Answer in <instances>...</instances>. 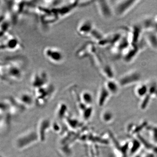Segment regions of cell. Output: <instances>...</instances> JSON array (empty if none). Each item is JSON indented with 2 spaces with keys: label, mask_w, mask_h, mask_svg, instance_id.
Listing matches in <instances>:
<instances>
[{
  "label": "cell",
  "mask_w": 157,
  "mask_h": 157,
  "mask_svg": "<svg viewBox=\"0 0 157 157\" xmlns=\"http://www.w3.org/2000/svg\"><path fill=\"white\" fill-rule=\"evenodd\" d=\"M95 28L91 20L85 19L81 21L77 27V32L81 36L90 37L92 32Z\"/></svg>",
  "instance_id": "cell-8"
},
{
  "label": "cell",
  "mask_w": 157,
  "mask_h": 157,
  "mask_svg": "<svg viewBox=\"0 0 157 157\" xmlns=\"http://www.w3.org/2000/svg\"><path fill=\"white\" fill-rule=\"evenodd\" d=\"M148 87V94L151 98H157V80L153 78L147 82Z\"/></svg>",
  "instance_id": "cell-16"
},
{
  "label": "cell",
  "mask_w": 157,
  "mask_h": 157,
  "mask_svg": "<svg viewBox=\"0 0 157 157\" xmlns=\"http://www.w3.org/2000/svg\"><path fill=\"white\" fill-rule=\"evenodd\" d=\"M104 85L111 95L117 94L121 87L118 81L115 79H107Z\"/></svg>",
  "instance_id": "cell-11"
},
{
  "label": "cell",
  "mask_w": 157,
  "mask_h": 157,
  "mask_svg": "<svg viewBox=\"0 0 157 157\" xmlns=\"http://www.w3.org/2000/svg\"><path fill=\"white\" fill-rule=\"evenodd\" d=\"M20 99L23 103L28 105H31L33 103L34 99L33 96L29 93H24L20 96Z\"/></svg>",
  "instance_id": "cell-19"
},
{
  "label": "cell",
  "mask_w": 157,
  "mask_h": 157,
  "mask_svg": "<svg viewBox=\"0 0 157 157\" xmlns=\"http://www.w3.org/2000/svg\"><path fill=\"white\" fill-rule=\"evenodd\" d=\"M140 2V1L137 0L116 1L115 4L112 6L114 16L118 17H124Z\"/></svg>",
  "instance_id": "cell-2"
},
{
  "label": "cell",
  "mask_w": 157,
  "mask_h": 157,
  "mask_svg": "<svg viewBox=\"0 0 157 157\" xmlns=\"http://www.w3.org/2000/svg\"><path fill=\"white\" fill-rule=\"evenodd\" d=\"M113 114L109 110H104L102 113V119L106 123H109L112 121L113 119Z\"/></svg>",
  "instance_id": "cell-20"
},
{
  "label": "cell",
  "mask_w": 157,
  "mask_h": 157,
  "mask_svg": "<svg viewBox=\"0 0 157 157\" xmlns=\"http://www.w3.org/2000/svg\"><path fill=\"white\" fill-rule=\"evenodd\" d=\"M96 5L99 13L104 19H109L114 16L112 6L108 1H98Z\"/></svg>",
  "instance_id": "cell-7"
},
{
  "label": "cell",
  "mask_w": 157,
  "mask_h": 157,
  "mask_svg": "<svg viewBox=\"0 0 157 157\" xmlns=\"http://www.w3.org/2000/svg\"><path fill=\"white\" fill-rule=\"evenodd\" d=\"M111 96L104 85L101 86L99 90L98 97V102L100 106H103L105 104L109 98Z\"/></svg>",
  "instance_id": "cell-14"
},
{
  "label": "cell",
  "mask_w": 157,
  "mask_h": 157,
  "mask_svg": "<svg viewBox=\"0 0 157 157\" xmlns=\"http://www.w3.org/2000/svg\"><path fill=\"white\" fill-rule=\"evenodd\" d=\"M6 77L5 73H4V67L3 65L0 64V81L2 78H5Z\"/></svg>",
  "instance_id": "cell-21"
},
{
  "label": "cell",
  "mask_w": 157,
  "mask_h": 157,
  "mask_svg": "<svg viewBox=\"0 0 157 157\" xmlns=\"http://www.w3.org/2000/svg\"><path fill=\"white\" fill-rule=\"evenodd\" d=\"M143 30L146 32L153 31L154 32L155 29V17H147L144 18L140 23Z\"/></svg>",
  "instance_id": "cell-13"
},
{
  "label": "cell",
  "mask_w": 157,
  "mask_h": 157,
  "mask_svg": "<svg viewBox=\"0 0 157 157\" xmlns=\"http://www.w3.org/2000/svg\"><path fill=\"white\" fill-rule=\"evenodd\" d=\"M135 94L137 97L142 98L146 97L148 93V87L147 82L140 83L135 88Z\"/></svg>",
  "instance_id": "cell-15"
},
{
  "label": "cell",
  "mask_w": 157,
  "mask_h": 157,
  "mask_svg": "<svg viewBox=\"0 0 157 157\" xmlns=\"http://www.w3.org/2000/svg\"><path fill=\"white\" fill-rule=\"evenodd\" d=\"M0 43V51L15 52L21 50L22 45L18 38L9 33L3 38Z\"/></svg>",
  "instance_id": "cell-3"
},
{
  "label": "cell",
  "mask_w": 157,
  "mask_h": 157,
  "mask_svg": "<svg viewBox=\"0 0 157 157\" xmlns=\"http://www.w3.org/2000/svg\"><path fill=\"white\" fill-rule=\"evenodd\" d=\"M142 27L140 24L134 25L132 28L128 37L129 41L131 45H136L140 42V37L142 31H143Z\"/></svg>",
  "instance_id": "cell-9"
},
{
  "label": "cell",
  "mask_w": 157,
  "mask_h": 157,
  "mask_svg": "<svg viewBox=\"0 0 157 157\" xmlns=\"http://www.w3.org/2000/svg\"><path fill=\"white\" fill-rule=\"evenodd\" d=\"M2 2V1H0V7H1V6H2V2Z\"/></svg>",
  "instance_id": "cell-23"
},
{
  "label": "cell",
  "mask_w": 157,
  "mask_h": 157,
  "mask_svg": "<svg viewBox=\"0 0 157 157\" xmlns=\"http://www.w3.org/2000/svg\"><path fill=\"white\" fill-rule=\"evenodd\" d=\"M80 101L84 105H90L93 103V97L91 93L89 91H82L80 94Z\"/></svg>",
  "instance_id": "cell-17"
},
{
  "label": "cell",
  "mask_w": 157,
  "mask_h": 157,
  "mask_svg": "<svg viewBox=\"0 0 157 157\" xmlns=\"http://www.w3.org/2000/svg\"><path fill=\"white\" fill-rule=\"evenodd\" d=\"M3 67L6 77L16 81H21L23 78L24 70L17 59H10L3 65Z\"/></svg>",
  "instance_id": "cell-1"
},
{
  "label": "cell",
  "mask_w": 157,
  "mask_h": 157,
  "mask_svg": "<svg viewBox=\"0 0 157 157\" xmlns=\"http://www.w3.org/2000/svg\"><path fill=\"white\" fill-rule=\"evenodd\" d=\"M31 80V85L34 89L42 87L50 83L48 74L42 70L34 73Z\"/></svg>",
  "instance_id": "cell-6"
},
{
  "label": "cell",
  "mask_w": 157,
  "mask_h": 157,
  "mask_svg": "<svg viewBox=\"0 0 157 157\" xmlns=\"http://www.w3.org/2000/svg\"><path fill=\"white\" fill-rule=\"evenodd\" d=\"M101 73L107 78V79H114V73L113 69L109 65L104 66L101 70Z\"/></svg>",
  "instance_id": "cell-18"
},
{
  "label": "cell",
  "mask_w": 157,
  "mask_h": 157,
  "mask_svg": "<svg viewBox=\"0 0 157 157\" xmlns=\"http://www.w3.org/2000/svg\"><path fill=\"white\" fill-rule=\"evenodd\" d=\"M145 40L147 44L153 50L157 51V33L153 31L146 32Z\"/></svg>",
  "instance_id": "cell-12"
},
{
  "label": "cell",
  "mask_w": 157,
  "mask_h": 157,
  "mask_svg": "<svg viewBox=\"0 0 157 157\" xmlns=\"http://www.w3.org/2000/svg\"><path fill=\"white\" fill-rule=\"evenodd\" d=\"M142 74L138 70H133L124 74L118 80L121 87L138 83L142 79Z\"/></svg>",
  "instance_id": "cell-5"
},
{
  "label": "cell",
  "mask_w": 157,
  "mask_h": 157,
  "mask_svg": "<svg viewBox=\"0 0 157 157\" xmlns=\"http://www.w3.org/2000/svg\"><path fill=\"white\" fill-rule=\"evenodd\" d=\"M138 44L131 45L124 52V59L126 62L132 61L136 57L138 53L140 52L141 48Z\"/></svg>",
  "instance_id": "cell-10"
},
{
  "label": "cell",
  "mask_w": 157,
  "mask_h": 157,
  "mask_svg": "<svg viewBox=\"0 0 157 157\" xmlns=\"http://www.w3.org/2000/svg\"><path fill=\"white\" fill-rule=\"evenodd\" d=\"M43 54L48 61L54 64H60L64 59V55L62 51L55 47H46L43 50Z\"/></svg>",
  "instance_id": "cell-4"
},
{
  "label": "cell",
  "mask_w": 157,
  "mask_h": 157,
  "mask_svg": "<svg viewBox=\"0 0 157 157\" xmlns=\"http://www.w3.org/2000/svg\"><path fill=\"white\" fill-rule=\"evenodd\" d=\"M135 157H142L141 156V155H136V156Z\"/></svg>",
  "instance_id": "cell-22"
}]
</instances>
